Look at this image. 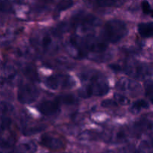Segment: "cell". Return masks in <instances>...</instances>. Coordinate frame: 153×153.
I'll return each instance as SVG.
<instances>
[{
    "label": "cell",
    "mask_w": 153,
    "mask_h": 153,
    "mask_svg": "<svg viewBox=\"0 0 153 153\" xmlns=\"http://www.w3.org/2000/svg\"><path fill=\"white\" fill-rule=\"evenodd\" d=\"M68 49L76 58H88L94 55L97 58L107 52L108 43L91 34L72 35L69 39Z\"/></svg>",
    "instance_id": "1"
},
{
    "label": "cell",
    "mask_w": 153,
    "mask_h": 153,
    "mask_svg": "<svg viewBox=\"0 0 153 153\" xmlns=\"http://www.w3.org/2000/svg\"><path fill=\"white\" fill-rule=\"evenodd\" d=\"M82 83L79 95L82 98L92 97H103L109 92L108 81L104 74L97 70H88L80 76Z\"/></svg>",
    "instance_id": "2"
},
{
    "label": "cell",
    "mask_w": 153,
    "mask_h": 153,
    "mask_svg": "<svg viewBox=\"0 0 153 153\" xmlns=\"http://www.w3.org/2000/svg\"><path fill=\"white\" fill-rule=\"evenodd\" d=\"M100 22V19L94 15L85 11H80L73 15L68 23L61 24L58 28L57 27L54 30V32L56 35H58L63 31L70 28L81 31H88L98 26Z\"/></svg>",
    "instance_id": "3"
},
{
    "label": "cell",
    "mask_w": 153,
    "mask_h": 153,
    "mask_svg": "<svg viewBox=\"0 0 153 153\" xmlns=\"http://www.w3.org/2000/svg\"><path fill=\"white\" fill-rule=\"evenodd\" d=\"M128 27L125 22L117 19L108 20L101 31L100 38L107 43H117L128 34Z\"/></svg>",
    "instance_id": "4"
},
{
    "label": "cell",
    "mask_w": 153,
    "mask_h": 153,
    "mask_svg": "<svg viewBox=\"0 0 153 153\" xmlns=\"http://www.w3.org/2000/svg\"><path fill=\"white\" fill-rule=\"evenodd\" d=\"M76 101V97L72 94H64L58 96L53 100H44L39 103L37 109L41 114L44 116H52L58 113L61 109V105L74 104Z\"/></svg>",
    "instance_id": "5"
},
{
    "label": "cell",
    "mask_w": 153,
    "mask_h": 153,
    "mask_svg": "<svg viewBox=\"0 0 153 153\" xmlns=\"http://www.w3.org/2000/svg\"><path fill=\"white\" fill-rule=\"evenodd\" d=\"M111 68L117 72H123L137 79H144L152 74L149 66L137 61H127L123 64H113Z\"/></svg>",
    "instance_id": "6"
},
{
    "label": "cell",
    "mask_w": 153,
    "mask_h": 153,
    "mask_svg": "<svg viewBox=\"0 0 153 153\" xmlns=\"http://www.w3.org/2000/svg\"><path fill=\"white\" fill-rule=\"evenodd\" d=\"M44 85L49 89L57 91L72 88L76 85V82L69 75L53 74L45 79Z\"/></svg>",
    "instance_id": "7"
},
{
    "label": "cell",
    "mask_w": 153,
    "mask_h": 153,
    "mask_svg": "<svg viewBox=\"0 0 153 153\" xmlns=\"http://www.w3.org/2000/svg\"><path fill=\"white\" fill-rule=\"evenodd\" d=\"M40 96L37 87L31 83H24L19 85L17 91V100L21 104H31L35 102Z\"/></svg>",
    "instance_id": "8"
},
{
    "label": "cell",
    "mask_w": 153,
    "mask_h": 153,
    "mask_svg": "<svg viewBox=\"0 0 153 153\" xmlns=\"http://www.w3.org/2000/svg\"><path fill=\"white\" fill-rule=\"evenodd\" d=\"M40 144L46 149L53 151L60 150L65 147V143L62 139L49 133L43 134L40 137Z\"/></svg>",
    "instance_id": "9"
},
{
    "label": "cell",
    "mask_w": 153,
    "mask_h": 153,
    "mask_svg": "<svg viewBox=\"0 0 153 153\" xmlns=\"http://www.w3.org/2000/svg\"><path fill=\"white\" fill-rule=\"evenodd\" d=\"M11 108L5 102H0V137L8 129L11 123Z\"/></svg>",
    "instance_id": "10"
},
{
    "label": "cell",
    "mask_w": 153,
    "mask_h": 153,
    "mask_svg": "<svg viewBox=\"0 0 153 153\" xmlns=\"http://www.w3.org/2000/svg\"><path fill=\"white\" fill-rule=\"evenodd\" d=\"M53 34H49V33H45L41 34L39 37H37V40H35V46L38 47L40 50L44 52H51L53 49H57V46H55L54 43V40L52 36Z\"/></svg>",
    "instance_id": "11"
},
{
    "label": "cell",
    "mask_w": 153,
    "mask_h": 153,
    "mask_svg": "<svg viewBox=\"0 0 153 153\" xmlns=\"http://www.w3.org/2000/svg\"><path fill=\"white\" fill-rule=\"evenodd\" d=\"M88 2L94 7L101 8L120 7L126 2V0H88Z\"/></svg>",
    "instance_id": "12"
},
{
    "label": "cell",
    "mask_w": 153,
    "mask_h": 153,
    "mask_svg": "<svg viewBox=\"0 0 153 153\" xmlns=\"http://www.w3.org/2000/svg\"><path fill=\"white\" fill-rule=\"evenodd\" d=\"M117 87L120 91H126V92L134 93L140 90V85L133 81L128 80V79H122L118 82L117 84Z\"/></svg>",
    "instance_id": "13"
},
{
    "label": "cell",
    "mask_w": 153,
    "mask_h": 153,
    "mask_svg": "<svg viewBox=\"0 0 153 153\" xmlns=\"http://www.w3.org/2000/svg\"><path fill=\"white\" fill-rule=\"evenodd\" d=\"M139 34L144 38H149L152 36L153 26L152 22H141L137 26Z\"/></svg>",
    "instance_id": "14"
},
{
    "label": "cell",
    "mask_w": 153,
    "mask_h": 153,
    "mask_svg": "<svg viewBox=\"0 0 153 153\" xmlns=\"http://www.w3.org/2000/svg\"><path fill=\"white\" fill-rule=\"evenodd\" d=\"M75 3V0H61L57 4L56 7L54 11V17L57 18L59 15L64 10L70 8L73 6Z\"/></svg>",
    "instance_id": "15"
},
{
    "label": "cell",
    "mask_w": 153,
    "mask_h": 153,
    "mask_svg": "<svg viewBox=\"0 0 153 153\" xmlns=\"http://www.w3.org/2000/svg\"><path fill=\"white\" fill-rule=\"evenodd\" d=\"M149 108V103L145 100H138L134 102L131 107L129 108V111L133 114H137L143 110Z\"/></svg>",
    "instance_id": "16"
},
{
    "label": "cell",
    "mask_w": 153,
    "mask_h": 153,
    "mask_svg": "<svg viewBox=\"0 0 153 153\" xmlns=\"http://www.w3.org/2000/svg\"><path fill=\"white\" fill-rule=\"evenodd\" d=\"M25 75L28 77V79L32 81L38 80V76L37 74L36 70L33 67H27L25 69Z\"/></svg>",
    "instance_id": "17"
},
{
    "label": "cell",
    "mask_w": 153,
    "mask_h": 153,
    "mask_svg": "<svg viewBox=\"0 0 153 153\" xmlns=\"http://www.w3.org/2000/svg\"><path fill=\"white\" fill-rule=\"evenodd\" d=\"M37 149L34 143H23V144H21L19 146V149H17V151L19 152H34Z\"/></svg>",
    "instance_id": "18"
},
{
    "label": "cell",
    "mask_w": 153,
    "mask_h": 153,
    "mask_svg": "<svg viewBox=\"0 0 153 153\" xmlns=\"http://www.w3.org/2000/svg\"><path fill=\"white\" fill-rule=\"evenodd\" d=\"M114 97V100H115V102L117 104H121L123 105H128L130 103V100L126 96H124L123 94H115Z\"/></svg>",
    "instance_id": "19"
},
{
    "label": "cell",
    "mask_w": 153,
    "mask_h": 153,
    "mask_svg": "<svg viewBox=\"0 0 153 153\" xmlns=\"http://www.w3.org/2000/svg\"><path fill=\"white\" fill-rule=\"evenodd\" d=\"M141 8L143 10V13L146 15H152V7H151L150 4L148 1L144 0V1H142L141 3Z\"/></svg>",
    "instance_id": "20"
},
{
    "label": "cell",
    "mask_w": 153,
    "mask_h": 153,
    "mask_svg": "<svg viewBox=\"0 0 153 153\" xmlns=\"http://www.w3.org/2000/svg\"><path fill=\"white\" fill-rule=\"evenodd\" d=\"M152 81L147 82V84L145 85V91H146V96L148 97L149 100L152 102Z\"/></svg>",
    "instance_id": "21"
},
{
    "label": "cell",
    "mask_w": 153,
    "mask_h": 153,
    "mask_svg": "<svg viewBox=\"0 0 153 153\" xmlns=\"http://www.w3.org/2000/svg\"><path fill=\"white\" fill-rule=\"evenodd\" d=\"M118 105L117 103L115 102L114 100H105L102 102V106L103 107H111V106H117Z\"/></svg>",
    "instance_id": "22"
}]
</instances>
